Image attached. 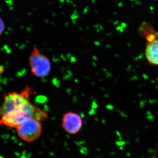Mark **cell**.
<instances>
[{
  "label": "cell",
  "instance_id": "7",
  "mask_svg": "<svg viewBox=\"0 0 158 158\" xmlns=\"http://www.w3.org/2000/svg\"><path fill=\"white\" fill-rule=\"evenodd\" d=\"M0 158H5L3 157L2 156H0Z\"/></svg>",
  "mask_w": 158,
  "mask_h": 158
},
{
  "label": "cell",
  "instance_id": "4",
  "mask_svg": "<svg viewBox=\"0 0 158 158\" xmlns=\"http://www.w3.org/2000/svg\"><path fill=\"white\" fill-rule=\"evenodd\" d=\"M82 124L81 117L77 113L69 112L63 115L62 118V127L68 134H77L81 130Z\"/></svg>",
  "mask_w": 158,
  "mask_h": 158
},
{
  "label": "cell",
  "instance_id": "5",
  "mask_svg": "<svg viewBox=\"0 0 158 158\" xmlns=\"http://www.w3.org/2000/svg\"><path fill=\"white\" fill-rule=\"evenodd\" d=\"M145 56L150 64L158 65V40L148 43Z\"/></svg>",
  "mask_w": 158,
  "mask_h": 158
},
{
  "label": "cell",
  "instance_id": "1",
  "mask_svg": "<svg viewBox=\"0 0 158 158\" xmlns=\"http://www.w3.org/2000/svg\"><path fill=\"white\" fill-rule=\"evenodd\" d=\"M29 92L27 88L21 93L10 92L5 96L0 106V124L16 127L30 118L40 121L47 118L46 112L30 102Z\"/></svg>",
  "mask_w": 158,
  "mask_h": 158
},
{
  "label": "cell",
  "instance_id": "3",
  "mask_svg": "<svg viewBox=\"0 0 158 158\" xmlns=\"http://www.w3.org/2000/svg\"><path fill=\"white\" fill-rule=\"evenodd\" d=\"M19 137L23 141L32 142L39 138L42 132V125L40 120L31 118L16 127Z\"/></svg>",
  "mask_w": 158,
  "mask_h": 158
},
{
  "label": "cell",
  "instance_id": "8",
  "mask_svg": "<svg viewBox=\"0 0 158 158\" xmlns=\"http://www.w3.org/2000/svg\"><path fill=\"white\" fill-rule=\"evenodd\" d=\"M154 158V157H153V158Z\"/></svg>",
  "mask_w": 158,
  "mask_h": 158
},
{
  "label": "cell",
  "instance_id": "2",
  "mask_svg": "<svg viewBox=\"0 0 158 158\" xmlns=\"http://www.w3.org/2000/svg\"><path fill=\"white\" fill-rule=\"evenodd\" d=\"M29 65L32 73L38 77L48 76L51 70L49 59L41 53L37 48H34L29 59Z\"/></svg>",
  "mask_w": 158,
  "mask_h": 158
},
{
  "label": "cell",
  "instance_id": "6",
  "mask_svg": "<svg viewBox=\"0 0 158 158\" xmlns=\"http://www.w3.org/2000/svg\"><path fill=\"white\" fill-rule=\"evenodd\" d=\"M5 25L4 21L1 18H0V36L2 35L5 31Z\"/></svg>",
  "mask_w": 158,
  "mask_h": 158
}]
</instances>
